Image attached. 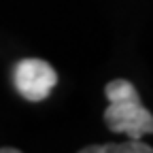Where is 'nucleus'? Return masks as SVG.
<instances>
[{
  "mask_svg": "<svg viewBox=\"0 0 153 153\" xmlns=\"http://www.w3.org/2000/svg\"><path fill=\"white\" fill-rule=\"evenodd\" d=\"M108 106L104 111V123L108 130L123 134L132 140H143L153 134V115L140 104L138 91L130 81L115 79L104 87Z\"/></svg>",
  "mask_w": 153,
  "mask_h": 153,
  "instance_id": "1",
  "label": "nucleus"
},
{
  "mask_svg": "<svg viewBox=\"0 0 153 153\" xmlns=\"http://www.w3.org/2000/svg\"><path fill=\"white\" fill-rule=\"evenodd\" d=\"M13 83L15 89L30 102H41L51 94L57 85V72L51 64L38 57L19 60L13 68Z\"/></svg>",
  "mask_w": 153,
  "mask_h": 153,
  "instance_id": "2",
  "label": "nucleus"
},
{
  "mask_svg": "<svg viewBox=\"0 0 153 153\" xmlns=\"http://www.w3.org/2000/svg\"><path fill=\"white\" fill-rule=\"evenodd\" d=\"M81 153H153V147L145 145L143 140L128 138V143H106V145L83 147Z\"/></svg>",
  "mask_w": 153,
  "mask_h": 153,
  "instance_id": "3",
  "label": "nucleus"
},
{
  "mask_svg": "<svg viewBox=\"0 0 153 153\" xmlns=\"http://www.w3.org/2000/svg\"><path fill=\"white\" fill-rule=\"evenodd\" d=\"M0 153H19V149H4V147H2V149H0Z\"/></svg>",
  "mask_w": 153,
  "mask_h": 153,
  "instance_id": "4",
  "label": "nucleus"
}]
</instances>
